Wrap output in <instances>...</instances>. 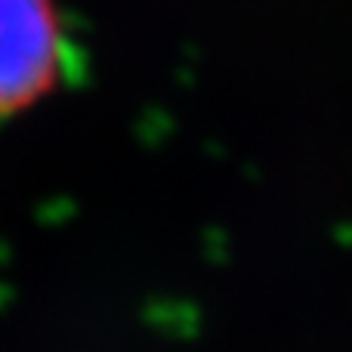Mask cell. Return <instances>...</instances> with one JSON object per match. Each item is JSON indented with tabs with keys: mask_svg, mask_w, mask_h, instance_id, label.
Listing matches in <instances>:
<instances>
[{
	"mask_svg": "<svg viewBox=\"0 0 352 352\" xmlns=\"http://www.w3.org/2000/svg\"><path fill=\"white\" fill-rule=\"evenodd\" d=\"M59 59L56 0H0V118L47 96L59 74Z\"/></svg>",
	"mask_w": 352,
	"mask_h": 352,
	"instance_id": "cell-1",
	"label": "cell"
}]
</instances>
